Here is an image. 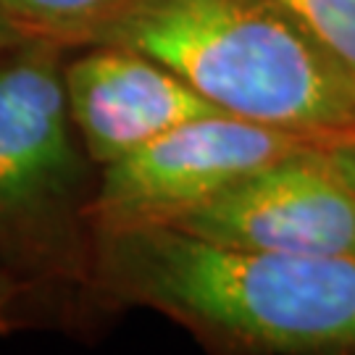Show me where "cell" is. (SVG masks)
Wrapping results in <instances>:
<instances>
[{"mask_svg":"<svg viewBox=\"0 0 355 355\" xmlns=\"http://www.w3.org/2000/svg\"><path fill=\"white\" fill-rule=\"evenodd\" d=\"M98 282L208 337L255 350L355 347V255L203 240L171 224L98 229Z\"/></svg>","mask_w":355,"mask_h":355,"instance_id":"cell-1","label":"cell"},{"mask_svg":"<svg viewBox=\"0 0 355 355\" xmlns=\"http://www.w3.org/2000/svg\"><path fill=\"white\" fill-rule=\"evenodd\" d=\"M98 45L150 55L245 121L324 142L355 129V74L279 0H142Z\"/></svg>","mask_w":355,"mask_h":355,"instance_id":"cell-2","label":"cell"},{"mask_svg":"<svg viewBox=\"0 0 355 355\" xmlns=\"http://www.w3.org/2000/svg\"><path fill=\"white\" fill-rule=\"evenodd\" d=\"M321 142L229 114L200 116L103 166L89 216L98 229L168 224L255 168Z\"/></svg>","mask_w":355,"mask_h":355,"instance_id":"cell-3","label":"cell"},{"mask_svg":"<svg viewBox=\"0 0 355 355\" xmlns=\"http://www.w3.org/2000/svg\"><path fill=\"white\" fill-rule=\"evenodd\" d=\"M324 145L255 168L168 224L253 250L355 255V192Z\"/></svg>","mask_w":355,"mask_h":355,"instance_id":"cell-4","label":"cell"},{"mask_svg":"<svg viewBox=\"0 0 355 355\" xmlns=\"http://www.w3.org/2000/svg\"><path fill=\"white\" fill-rule=\"evenodd\" d=\"M64 51L29 37L0 55V232L58 211L82 179Z\"/></svg>","mask_w":355,"mask_h":355,"instance_id":"cell-5","label":"cell"},{"mask_svg":"<svg viewBox=\"0 0 355 355\" xmlns=\"http://www.w3.org/2000/svg\"><path fill=\"white\" fill-rule=\"evenodd\" d=\"M64 66L66 101L87 158L108 166L168 129L224 114L177 71L121 45H89Z\"/></svg>","mask_w":355,"mask_h":355,"instance_id":"cell-6","label":"cell"},{"mask_svg":"<svg viewBox=\"0 0 355 355\" xmlns=\"http://www.w3.org/2000/svg\"><path fill=\"white\" fill-rule=\"evenodd\" d=\"M142 0H0V13L29 37L64 48L98 45Z\"/></svg>","mask_w":355,"mask_h":355,"instance_id":"cell-7","label":"cell"},{"mask_svg":"<svg viewBox=\"0 0 355 355\" xmlns=\"http://www.w3.org/2000/svg\"><path fill=\"white\" fill-rule=\"evenodd\" d=\"M355 74V0H279Z\"/></svg>","mask_w":355,"mask_h":355,"instance_id":"cell-8","label":"cell"},{"mask_svg":"<svg viewBox=\"0 0 355 355\" xmlns=\"http://www.w3.org/2000/svg\"><path fill=\"white\" fill-rule=\"evenodd\" d=\"M324 150L329 155L331 166L340 171V177L353 187L355 192V140L343 137V140H329L324 145Z\"/></svg>","mask_w":355,"mask_h":355,"instance_id":"cell-9","label":"cell"},{"mask_svg":"<svg viewBox=\"0 0 355 355\" xmlns=\"http://www.w3.org/2000/svg\"><path fill=\"white\" fill-rule=\"evenodd\" d=\"M26 40H29V35L21 32L11 19H6V16L0 13V55L6 51H11V48H16V45L26 42Z\"/></svg>","mask_w":355,"mask_h":355,"instance_id":"cell-10","label":"cell"},{"mask_svg":"<svg viewBox=\"0 0 355 355\" xmlns=\"http://www.w3.org/2000/svg\"><path fill=\"white\" fill-rule=\"evenodd\" d=\"M0 300H3V282H0Z\"/></svg>","mask_w":355,"mask_h":355,"instance_id":"cell-11","label":"cell"}]
</instances>
